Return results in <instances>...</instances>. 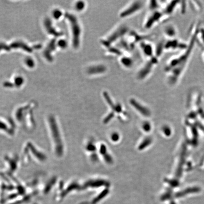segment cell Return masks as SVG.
I'll return each mask as SVG.
<instances>
[{
    "label": "cell",
    "mask_w": 204,
    "mask_h": 204,
    "mask_svg": "<svg viewBox=\"0 0 204 204\" xmlns=\"http://www.w3.org/2000/svg\"><path fill=\"white\" fill-rule=\"evenodd\" d=\"M143 4L141 2H136L134 3H133L128 8L123 11L122 13L120 14V16L121 17H126L130 16L131 14H133L135 12H137V11L142 9L143 7Z\"/></svg>",
    "instance_id": "9"
},
{
    "label": "cell",
    "mask_w": 204,
    "mask_h": 204,
    "mask_svg": "<svg viewBox=\"0 0 204 204\" xmlns=\"http://www.w3.org/2000/svg\"><path fill=\"white\" fill-rule=\"evenodd\" d=\"M118 136L117 135H114L113 136V140H118Z\"/></svg>",
    "instance_id": "17"
},
{
    "label": "cell",
    "mask_w": 204,
    "mask_h": 204,
    "mask_svg": "<svg viewBox=\"0 0 204 204\" xmlns=\"http://www.w3.org/2000/svg\"><path fill=\"white\" fill-rule=\"evenodd\" d=\"M202 51H203V53H202V57L203 61H204V50Z\"/></svg>",
    "instance_id": "18"
},
{
    "label": "cell",
    "mask_w": 204,
    "mask_h": 204,
    "mask_svg": "<svg viewBox=\"0 0 204 204\" xmlns=\"http://www.w3.org/2000/svg\"><path fill=\"white\" fill-rule=\"evenodd\" d=\"M130 103L136 109H138V110H139V111L141 112V113H147V111H146V109L144 107H142V105H141L137 101H135L134 99H131L130 100Z\"/></svg>",
    "instance_id": "13"
},
{
    "label": "cell",
    "mask_w": 204,
    "mask_h": 204,
    "mask_svg": "<svg viewBox=\"0 0 204 204\" xmlns=\"http://www.w3.org/2000/svg\"><path fill=\"white\" fill-rule=\"evenodd\" d=\"M76 9L77 11H82L85 7V3L83 2L80 1L76 3L75 6Z\"/></svg>",
    "instance_id": "16"
},
{
    "label": "cell",
    "mask_w": 204,
    "mask_h": 204,
    "mask_svg": "<svg viewBox=\"0 0 204 204\" xmlns=\"http://www.w3.org/2000/svg\"><path fill=\"white\" fill-rule=\"evenodd\" d=\"M152 12L147 18L145 23V27L146 28H151L156 24L166 21L170 18L162 9Z\"/></svg>",
    "instance_id": "3"
},
{
    "label": "cell",
    "mask_w": 204,
    "mask_h": 204,
    "mask_svg": "<svg viewBox=\"0 0 204 204\" xmlns=\"http://www.w3.org/2000/svg\"><path fill=\"white\" fill-rule=\"evenodd\" d=\"M202 23L201 20H198L194 23L190 28L188 47L177 54L169 58L166 63L164 69L166 81L170 87L177 85L186 71L196 44L197 31Z\"/></svg>",
    "instance_id": "1"
},
{
    "label": "cell",
    "mask_w": 204,
    "mask_h": 204,
    "mask_svg": "<svg viewBox=\"0 0 204 204\" xmlns=\"http://www.w3.org/2000/svg\"><path fill=\"white\" fill-rule=\"evenodd\" d=\"M188 42L183 41L178 38L163 40V46L164 53L182 52L188 47Z\"/></svg>",
    "instance_id": "2"
},
{
    "label": "cell",
    "mask_w": 204,
    "mask_h": 204,
    "mask_svg": "<svg viewBox=\"0 0 204 204\" xmlns=\"http://www.w3.org/2000/svg\"><path fill=\"white\" fill-rule=\"evenodd\" d=\"M196 44H198L202 51L204 50V26L201 23L198 28L196 38Z\"/></svg>",
    "instance_id": "10"
},
{
    "label": "cell",
    "mask_w": 204,
    "mask_h": 204,
    "mask_svg": "<svg viewBox=\"0 0 204 204\" xmlns=\"http://www.w3.org/2000/svg\"><path fill=\"white\" fill-rule=\"evenodd\" d=\"M163 34L165 39L178 38L179 32L177 27L172 23L165 25L163 29Z\"/></svg>",
    "instance_id": "7"
},
{
    "label": "cell",
    "mask_w": 204,
    "mask_h": 204,
    "mask_svg": "<svg viewBox=\"0 0 204 204\" xmlns=\"http://www.w3.org/2000/svg\"><path fill=\"white\" fill-rule=\"evenodd\" d=\"M140 47L143 54L148 59L156 55V48L151 43L142 41L140 43Z\"/></svg>",
    "instance_id": "8"
},
{
    "label": "cell",
    "mask_w": 204,
    "mask_h": 204,
    "mask_svg": "<svg viewBox=\"0 0 204 204\" xmlns=\"http://www.w3.org/2000/svg\"><path fill=\"white\" fill-rule=\"evenodd\" d=\"M50 123V126L51 131L53 136L55 144V150H56V154L58 156H61L63 153V146H62V142H61V139L60 138L59 132L58 130V127L56 125V122L54 119L53 117H50L48 120Z\"/></svg>",
    "instance_id": "6"
},
{
    "label": "cell",
    "mask_w": 204,
    "mask_h": 204,
    "mask_svg": "<svg viewBox=\"0 0 204 204\" xmlns=\"http://www.w3.org/2000/svg\"><path fill=\"white\" fill-rule=\"evenodd\" d=\"M67 17L69 19L71 26L72 34V44L75 48H77L80 43L81 29L76 17L72 14H67Z\"/></svg>",
    "instance_id": "5"
},
{
    "label": "cell",
    "mask_w": 204,
    "mask_h": 204,
    "mask_svg": "<svg viewBox=\"0 0 204 204\" xmlns=\"http://www.w3.org/2000/svg\"><path fill=\"white\" fill-rule=\"evenodd\" d=\"M161 58V56L156 54L154 57L148 59L138 73L139 79L143 80L150 75L156 67L159 64Z\"/></svg>",
    "instance_id": "4"
},
{
    "label": "cell",
    "mask_w": 204,
    "mask_h": 204,
    "mask_svg": "<svg viewBox=\"0 0 204 204\" xmlns=\"http://www.w3.org/2000/svg\"><path fill=\"white\" fill-rule=\"evenodd\" d=\"M122 64L126 67H130L132 65V61L130 58L124 57L121 59Z\"/></svg>",
    "instance_id": "15"
},
{
    "label": "cell",
    "mask_w": 204,
    "mask_h": 204,
    "mask_svg": "<svg viewBox=\"0 0 204 204\" xmlns=\"http://www.w3.org/2000/svg\"><path fill=\"white\" fill-rule=\"evenodd\" d=\"M127 28L126 27H123L118 29L115 31L114 33L109 38H108L107 42H105V44L109 45L111 43H113V41H115L116 39L119 38L120 37L123 36L127 32Z\"/></svg>",
    "instance_id": "11"
},
{
    "label": "cell",
    "mask_w": 204,
    "mask_h": 204,
    "mask_svg": "<svg viewBox=\"0 0 204 204\" xmlns=\"http://www.w3.org/2000/svg\"><path fill=\"white\" fill-rule=\"evenodd\" d=\"M106 70L105 67L103 65H96L90 67L87 70L89 74H97L104 72Z\"/></svg>",
    "instance_id": "12"
},
{
    "label": "cell",
    "mask_w": 204,
    "mask_h": 204,
    "mask_svg": "<svg viewBox=\"0 0 204 204\" xmlns=\"http://www.w3.org/2000/svg\"><path fill=\"white\" fill-rule=\"evenodd\" d=\"M190 5L191 7L197 12H200L202 9V5L198 1H190Z\"/></svg>",
    "instance_id": "14"
}]
</instances>
